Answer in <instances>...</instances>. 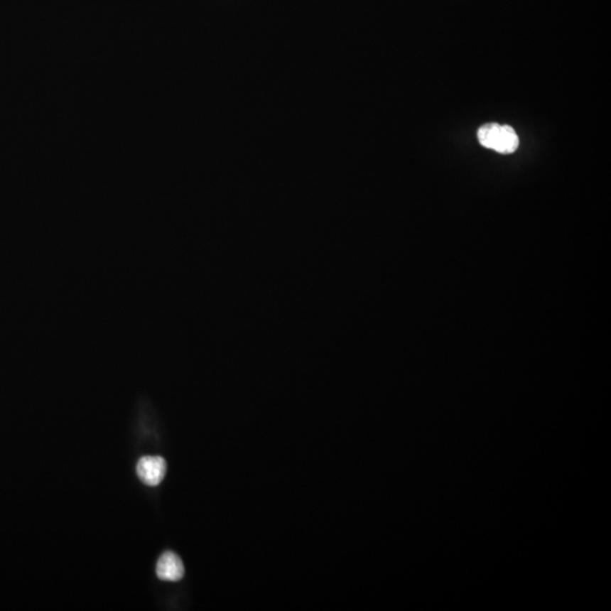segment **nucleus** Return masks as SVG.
Listing matches in <instances>:
<instances>
[{"instance_id": "f257e3e1", "label": "nucleus", "mask_w": 611, "mask_h": 611, "mask_svg": "<svg viewBox=\"0 0 611 611\" xmlns=\"http://www.w3.org/2000/svg\"><path fill=\"white\" fill-rule=\"evenodd\" d=\"M478 139L485 148L502 154H512L519 148L517 131L511 126L498 125L496 122H489L479 128Z\"/></svg>"}, {"instance_id": "f03ea898", "label": "nucleus", "mask_w": 611, "mask_h": 611, "mask_svg": "<svg viewBox=\"0 0 611 611\" xmlns=\"http://www.w3.org/2000/svg\"><path fill=\"white\" fill-rule=\"evenodd\" d=\"M167 472V462L161 456H144L137 464V475L148 486L161 484Z\"/></svg>"}, {"instance_id": "7ed1b4c3", "label": "nucleus", "mask_w": 611, "mask_h": 611, "mask_svg": "<svg viewBox=\"0 0 611 611\" xmlns=\"http://www.w3.org/2000/svg\"><path fill=\"white\" fill-rule=\"evenodd\" d=\"M156 575L160 580L177 582L185 575L183 561L173 551H167L158 559L156 565Z\"/></svg>"}]
</instances>
